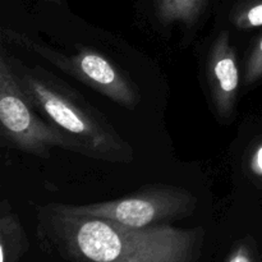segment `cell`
Instances as JSON below:
<instances>
[{"label":"cell","mask_w":262,"mask_h":262,"mask_svg":"<svg viewBox=\"0 0 262 262\" xmlns=\"http://www.w3.org/2000/svg\"><path fill=\"white\" fill-rule=\"evenodd\" d=\"M36 239L43 253L64 262H200L206 230L170 224L132 228L50 202L37 207Z\"/></svg>","instance_id":"obj_1"},{"label":"cell","mask_w":262,"mask_h":262,"mask_svg":"<svg viewBox=\"0 0 262 262\" xmlns=\"http://www.w3.org/2000/svg\"><path fill=\"white\" fill-rule=\"evenodd\" d=\"M8 61L38 114L73 141L77 154L106 163H132V146L82 94L42 67H28L10 55Z\"/></svg>","instance_id":"obj_2"},{"label":"cell","mask_w":262,"mask_h":262,"mask_svg":"<svg viewBox=\"0 0 262 262\" xmlns=\"http://www.w3.org/2000/svg\"><path fill=\"white\" fill-rule=\"evenodd\" d=\"M2 38L3 41L41 56L63 73L73 77L122 106L133 109L140 102V91L135 81L96 49L78 45L77 53L67 55L10 28H3Z\"/></svg>","instance_id":"obj_3"},{"label":"cell","mask_w":262,"mask_h":262,"mask_svg":"<svg viewBox=\"0 0 262 262\" xmlns=\"http://www.w3.org/2000/svg\"><path fill=\"white\" fill-rule=\"evenodd\" d=\"M0 133L8 146L41 159L50 158L53 147L77 152L73 141L41 117L22 91L5 49L0 53Z\"/></svg>","instance_id":"obj_4"},{"label":"cell","mask_w":262,"mask_h":262,"mask_svg":"<svg viewBox=\"0 0 262 262\" xmlns=\"http://www.w3.org/2000/svg\"><path fill=\"white\" fill-rule=\"evenodd\" d=\"M60 205L73 214L113 220L132 228H147L191 216L199 199L189 189L158 183L143 186L129 196L112 201Z\"/></svg>","instance_id":"obj_5"},{"label":"cell","mask_w":262,"mask_h":262,"mask_svg":"<svg viewBox=\"0 0 262 262\" xmlns=\"http://www.w3.org/2000/svg\"><path fill=\"white\" fill-rule=\"evenodd\" d=\"M207 81L215 112L222 119H230L237 105L241 77L237 54L228 31H222L211 43Z\"/></svg>","instance_id":"obj_6"},{"label":"cell","mask_w":262,"mask_h":262,"mask_svg":"<svg viewBox=\"0 0 262 262\" xmlns=\"http://www.w3.org/2000/svg\"><path fill=\"white\" fill-rule=\"evenodd\" d=\"M4 207L0 217V262H20L30 250V239L18 215Z\"/></svg>","instance_id":"obj_7"},{"label":"cell","mask_w":262,"mask_h":262,"mask_svg":"<svg viewBox=\"0 0 262 262\" xmlns=\"http://www.w3.org/2000/svg\"><path fill=\"white\" fill-rule=\"evenodd\" d=\"M209 0H156L158 17L161 23L181 22L193 25L204 12Z\"/></svg>","instance_id":"obj_8"},{"label":"cell","mask_w":262,"mask_h":262,"mask_svg":"<svg viewBox=\"0 0 262 262\" xmlns=\"http://www.w3.org/2000/svg\"><path fill=\"white\" fill-rule=\"evenodd\" d=\"M229 19L238 30H252L262 26V0H241L233 7Z\"/></svg>","instance_id":"obj_9"},{"label":"cell","mask_w":262,"mask_h":262,"mask_svg":"<svg viewBox=\"0 0 262 262\" xmlns=\"http://www.w3.org/2000/svg\"><path fill=\"white\" fill-rule=\"evenodd\" d=\"M224 262H258L257 251L253 241L250 237L237 241Z\"/></svg>","instance_id":"obj_10"},{"label":"cell","mask_w":262,"mask_h":262,"mask_svg":"<svg viewBox=\"0 0 262 262\" xmlns=\"http://www.w3.org/2000/svg\"><path fill=\"white\" fill-rule=\"evenodd\" d=\"M248 173L255 178L262 179V143L251 150L247 160Z\"/></svg>","instance_id":"obj_11"},{"label":"cell","mask_w":262,"mask_h":262,"mask_svg":"<svg viewBox=\"0 0 262 262\" xmlns=\"http://www.w3.org/2000/svg\"><path fill=\"white\" fill-rule=\"evenodd\" d=\"M45 2L53 3V4H56V5H61V4H63V0H45Z\"/></svg>","instance_id":"obj_12"}]
</instances>
